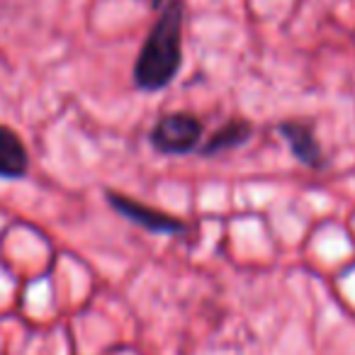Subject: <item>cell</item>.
Instances as JSON below:
<instances>
[{
  "label": "cell",
  "mask_w": 355,
  "mask_h": 355,
  "mask_svg": "<svg viewBox=\"0 0 355 355\" xmlns=\"http://www.w3.org/2000/svg\"><path fill=\"white\" fill-rule=\"evenodd\" d=\"M27 168H30V156L22 139L12 129L0 124V178L20 180L27 175Z\"/></svg>",
  "instance_id": "4"
},
{
  "label": "cell",
  "mask_w": 355,
  "mask_h": 355,
  "mask_svg": "<svg viewBox=\"0 0 355 355\" xmlns=\"http://www.w3.org/2000/svg\"><path fill=\"white\" fill-rule=\"evenodd\" d=\"M251 132L253 129L248 122H243V119H232V122L219 127L217 132L205 141L200 153H202V156H217V153H224V151H229V148H236L248 141Z\"/></svg>",
  "instance_id": "5"
},
{
  "label": "cell",
  "mask_w": 355,
  "mask_h": 355,
  "mask_svg": "<svg viewBox=\"0 0 355 355\" xmlns=\"http://www.w3.org/2000/svg\"><path fill=\"white\" fill-rule=\"evenodd\" d=\"M153 148L166 156H185V153L195 151L198 144L202 141V122L190 112H171L163 114L156 124H153L151 134Z\"/></svg>",
  "instance_id": "2"
},
{
  "label": "cell",
  "mask_w": 355,
  "mask_h": 355,
  "mask_svg": "<svg viewBox=\"0 0 355 355\" xmlns=\"http://www.w3.org/2000/svg\"><path fill=\"white\" fill-rule=\"evenodd\" d=\"M161 3H163V0H151V6H153V8H158Z\"/></svg>",
  "instance_id": "7"
},
{
  "label": "cell",
  "mask_w": 355,
  "mask_h": 355,
  "mask_svg": "<svg viewBox=\"0 0 355 355\" xmlns=\"http://www.w3.org/2000/svg\"><path fill=\"white\" fill-rule=\"evenodd\" d=\"M183 3L171 0L161 17L153 22L134 64V85L139 90H163L178 76L183 64Z\"/></svg>",
  "instance_id": "1"
},
{
  "label": "cell",
  "mask_w": 355,
  "mask_h": 355,
  "mask_svg": "<svg viewBox=\"0 0 355 355\" xmlns=\"http://www.w3.org/2000/svg\"><path fill=\"white\" fill-rule=\"evenodd\" d=\"M107 202L114 212H119L124 219L134 222L137 227L146 229V232H156V234H183L185 224L180 219H175L173 214H166L161 209H153L148 205H141L132 198H124L122 193H112L107 190Z\"/></svg>",
  "instance_id": "3"
},
{
  "label": "cell",
  "mask_w": 355,
  "mask_h": 355,
  "mask_svg": "<svg viewBox=\"0 0 355 355\" xmlns=\"http://www.w3.org/2000/svg\"><path fill=\"white\" fill-rule=\"evenodd\" d=\"M280 132L285 134L287 144L292 146V151H295V156L300 161L309 163V166H319V146L311 139L309 129L302 127V124H282Z\"/></svg>",
  "instance_id": "6"
}]
</instances>
